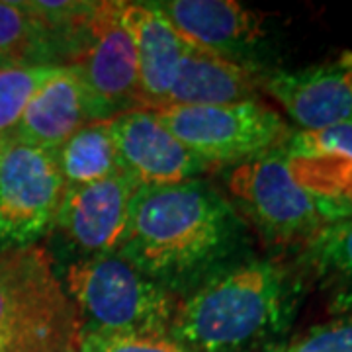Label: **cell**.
<instances>
[{
    "label": "cell",
    "instance_id": "obj_21",
    "mask_svg": "<svg viewBox=\"0 0 352 352\" xmlns=\"http://www.w3.org/2000/svg\"><path fill=\"white\" fill-rule=\"evenodd\" d=\"M78 352H190L168 335H112L80 331Z\"/></svg>",
    "mask_w": 352,
    "mask_h": 352
},
{
    "label": "cell",
    "instance_id": "obj_11",
    "mask_svg": "<svg viewBox=\"0 0 352 352\" xmlns=\"http://www.w3.org/2000/svg\"><path fill=\"white\" fill-rule=\"evenodd\" d=\"M138 188L124 170L92 184L67 188L55 227L73 247L90 256L116 252Z\"/></svg>",
    "mask_w": 352,
    "mask_h": 352
},
{
    "label": "cell",
    "instance_id": "obj_19",
    "mask_svg": "<svg viewBox=\"0 0 352 352\" xmlns=\"http://www.w3.org/2000/svg\"><path fill=\"white\" fill-rule=\"evenodd\" d=\"M311 247L331 309L352 315V215L329 227Z\"/></svg>",
    "mask_w": 352,
    "mask_h": 352
},
{
    "label": "cell",
    "instance_id": "obj_4",
    "mask_svg": "<svg viewBox=\"0 0 352 352\" xmlns=\"http://www.w3.org/2000/svg\"><path fill=\"white\" fill-rule=\"evenodd\" d=\"M229 192L268 245H314L351 210L315 194L294 175L286 155L272 151L233 168Z\"/></svg>",
    "mask_w": 352,
    "mask_h": 352
},
{
    "label": "cell",
    "instance_id": "obj_3",
    "mask_svg": "<svg viewBox=\"0 0 352 352\" xmlns=\"http://www.w3.org/2000/svg\"><path fill=\"white\" fill-rule=\"evenodd\" d=\"M80 319L38 245L0 254V352H78Z\"/></svg>",
    "mask_w": 352,
    "mask_h": 352
},
{
    "label": "cell",
    "instance_id": "obj_9",
    "mask_svg": "<svg viewBox=\"0 0 352 352\" xmlns=\"http://www.w3.org/2000/svg\"><path fill=\"white\" fill-rule=\"evenodd\" d=\"M106 124L122 170L139 188L188 182L212 168L164 127L155 110H129L106 120Z\"/></svg>",
    "mask_w": 352,
    "mask_h": 352
},
{
    "label": "cell",
    "instance_id": "obj_13",
    "mask_svg": "<svg viewBox=\"0 0 352 352\" xmlns=\"http://www.w3.org/2000/svg\"><path fill=\"white\" fill-rule=\"evenodd\" d=\"M92 122L96 120L82 80L65 65L34 94L10 139L53 153Z\"/></svg>",
    "mask_w": 352,
    "mask_h": 352
},
{
    "label": "cell",
    "instance_id": "obj_16",
    "mask_svg": "<svg viewBox=\"0 0 352 352\" xmlns=\"http://www.w3.org/2000/svg\"><path fill=\"white\" fill-rule=\"evenodd\" d=\"M261 75L188 41L166 106H229L258 100ZM164 106V108H166Z\"/></svg>",
    "mask_w": 352,
    "mask_h": 352
},
{
    "label": "cell",
    "instance_id": "obj_22",
    "mask_svg": "<svg viewBox=\"0 0 352 352\" xmlns=\"http://www.w3.org/2000/svg\"><path fill=\"white\" fill-rule=\"evenodd\" d=\"M278 352H352V315L309 329Z\"/></svg>",
    "mask_w": 352,
    "mask_h": 352
},
{
    "label": "cell",
    "instance_id": "obj_18",
    "mask_svg": "<svg viewBox=\"0 0 352 352\" xmlns=\"http://www.w3.org/2000/svg\"><path fill=\"white\" fill-rule=\"evenodd\" d=\"M55 65L50 36L28 2L0 0V67Z\"/></svg>",
    "mask_w": 352,
    "mask_h": 352
},
{
    "label": "cell",
    "instance_id": "obj_2",
    "mask_svg": "<svg viewBox=\"0 0 352 352\" xmlns=\"http://www.w3.org/2000/svg\"><path fill=\"white\" fill-rule=\"evenodd\" d=\"M286 319V274L252 261L210 278L176 303L170 337L190 352H256Z\"/></svg>",
    "mask_w": 352,
    "mask_h": 352
},
{
    "label": "cell",
    "instance_id": "obj_1",
    "mask_svg": "<svg viewBox=\"0 0 352 352\" xmlns=\"http://www.w3.org/2000/svg\"><path fill=\"white\" fill-rule=\"evenodd\" d=\"M237 208L198 178L138 188L118 254L166 292L206 284L243 245Z\"/></svg>",
    "mask_w": 352,
    "mask_h": 352
},
{
    "label": "cell",
    "instance_id": "obj_5",
    "mask_svg": "<svg viewBox=\"0 0 352 352\" xmlns=\"http://www.w3.org/2000/svg\"><path fill=\"white\" fill-rule=\"evenodd\" d=\"M67 294L80 331L112 335H168L176 298L118 252L69 266Z\"/></svg>",
    "mask_w": 352,
    "mask_h": 352
},
{
    "label": "cell",
    "instance_id": "obj_12",
    "mask_svg": "<svg viewBox=\"0 0 352 352\" xmlns=\"http://www.w3.org/2000/svg\"><path fill=\"white\" fill-rule=\"evenodd\" d=\"M153 4L192 45L235 63H241V55L263 36V14L233 0H168Z\"/></svg>",
    "mask_w": 352,
    "mask_h": 352
},
{
    "label": "cell",
    "instance_id": "obj_8",
    "mask_svg": "<svg viewBox=\"0 0 352 352\" xmlns=\"http://www.w3.org/2000/svg\"><path fill=\"white\" fill-rule=\"evenodd\" d=\"M73 67L96 122L138 110V53L131 30L124 20V2H98L90 20V41Z\"/></svg>",
    "mask_w": 352,
    "mask_h": 352
},
{
    "label": "cell",
    "instance_id": "obj_14",
    "mask_svg": "<svg viewBox=\"0 0 352 352\" xmlns=\"http://www.w3.org/2000/svg\"><path fill=\"white\" fill-rule=\"evenodd\" d=\"M280 151L294 175L321 198L352 208V120L292 133Z\"/></svg>",
    "mask_w": 352,
    "mask_h": 352
},
{
    "label": "cell",
    "instance_id": "obj_7",
    "mask_svg": "<svg viewBox=\"0 0 352 352\" xmlns=\"http://www.w3.org/2000/svg\"><path fill=\"white\" fill-rule=\"evenodd\" d=\"M53 153L6 139L0 143V254L25 247L55 227L65 196Z\"/></svg>",
    "mask_w": 352,
    "mask_h": 352
},
{
    "label": "cell",
    "instance_id": "obj_17",
    "mask_svg": "<svg viewBox=\"0 0 352 352\" xmlns=\"http://www.w3.org/2000/svg\"><path fill=\"white\" fill-rule=\"evenodd\" d=\"M53 159L67 188L92 184L122 173L106 120L92 122L78 129L57 151H53Z\"/></svg>",
    "mask_w": 352,
    "mask_h": 352
},
{
    "label": "cell",
    "instance_id": "obj_6",
    "mask_svg": "<svg viewBox=\"0 0 352 352\" xmlns=\"http://www.w3.org/2000/svg\"><path fill=\"white\" fill-rule=\"evenodd\" d=\"M164 127L204 163L243 164L284 147L292 131L261 100L229 106H166L155 110Z\"/></svg>",
    "mask_w": 352,
    "mask_h": 352
},
{
    "label": "cell",
    "instance_id": "obj_20",
    "mask_svg": "<svg viewBox=\"0 0 352 352\" xmlns=\"http://www.w3.org/2000/svg\"><path fill=\"white\" fill-rule=\"evenodd\" d=\"M61 65H2L0 67V143L12 138L25 106Z\"/></svg>",
    "mask_w": 352,
    "mask_h": 352
},
{
    "label": "cell",
    "instance_id": "obj_10",
    "mask_svg": "<svg viewBox=\"0 0 352 352\" xmlns=\"http://www.w3.org/2000/svg\"><path fill=\"white\" fill-rule=\"evenodd\" d=\"M261 90L302 127L315 131L352 120V51L298 71L261 75Z\"/></svg>",
    "mask_w": 352,
    "mask_h": 352
},
{
    "label": "cell",
    "instance_id": "obj_15",
    "mask_svg": "<svg viewBox=\"0 0 352 352\" xmlns=\"http://www.w3.org/2000/svg\"><path fill=\"white\" fill-rule=\"evenodd\" d=\"M124 20L135 41L141 108L161 110L166 106L188 41L153 2H124Z\"/></svg>",
    "mask_w": 352,
    "mask_h": 352
}]
</instances>
